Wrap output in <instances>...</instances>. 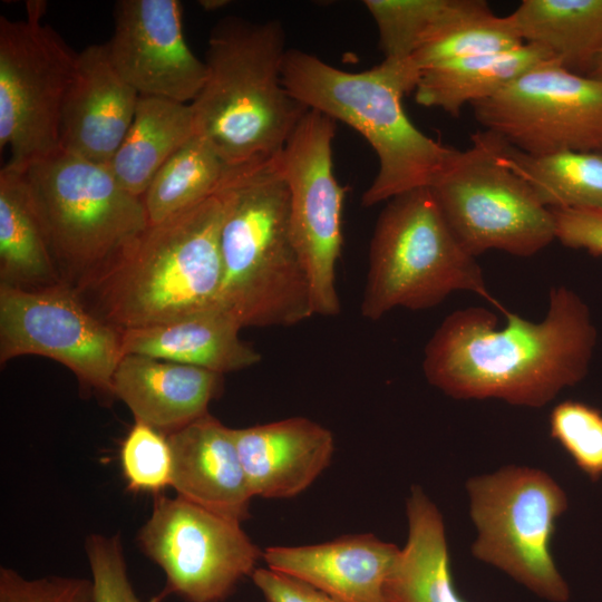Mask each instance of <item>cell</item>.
Returning a JSON list of instances; mask_svg holds the SVG:
<instances>
[{"mask_svg": "<svg viewBox=\"0 0 602 602\" xmlns=\"http://www.w3.org/2000/svg\"><path fill=\"white\" fill-rule=\"evenodd\" d=\"M375 20L383 59H411L443 30L476 12L483 0H365Z\"/></svg>", "mask_w": 602, "mask_h": 602, "instance_id": "cell-29", "label": "cell"}, {"mask_svg": "<svg viewBox=\"0 0 602 602\" xmlns=\"http://www.w3.org/2000/svg\"><path fill=\"white\" fill-rule=\"evenodd\" d=\"M26 20L0 17V146L6 167L25 172L60 151L65 97L78 52L41 22L45 2L29 1Z\"/></svg>", "mask_w": 602, "mask_h": 602, "instance_id": "cell-10", "label": "cell"}, {"mask_svg": "<svg viewBox=\"0 0 602 602\" xmlns=\"http://www.w3.org/2000/svg\"><path fill=\"white\" fill-rule=\"evenodd\" d=\"M400 548L371 533L302 546H270L269 569L298 579L340 602H389L386 584Z\"/></svg>", "mask_w": 602, "mask_h": 602, "instance_id": "cell-17", "label": "cell"}, {"mask_svg": "<svg viewBox=\"0 0 602 602\" xmlns=\"http://www.w3.org/2000/svg\"><path fill=\"white\" fill-rule=\"evenodd\" d=\"M336 120L309 109L276 156L289 193L290 226L307 271L314 314L336 315V271L342 247L346 190L336 178Z\"/></svg>", "mask_w": 602, "mask_h": 602, "instance_id": "cell-14", "label": "cell"}, {"mask_svg": "<svg viewBox=\"0 0 602 602\" xmlns=\"http://www.w3.org/2000/svg\"><path fill=\"white\" fill-rule=\"evenodd\" d=\"M233 433L251 493L263 498L299 495L329 466L334 452L332 433L304 417Z\"/></svg>", "mask_w": 602, "mask_h": 602, "instance_id": "cell-18", "label": "cell"}, {"mask_svg": "<svg viewBox=\"0 0 602 602\" xmlns=\"http://www.w3.org/2000/svg\"><path fill=\"white\" fill-rule=\"evenodd\" d=\"M408 535L386 584L389 602H466L454 585L446 528L435 503L412 486L406 502Z\"/></svg>", "mask_w": 602, "mask_h": 602, "instance_id": "cell-22", "label": "cell"}, {"mask_svg": "<svg viewBox=\"0 0 602 602\" xmlns=\"http://www.w3.org/2000/svg\"><path fill=\"white\" fill-rule=\"evenodd\" d=\"M287 51L278 20L226 17L211 30L206 80L191 105L195 134L227 167L274 158L309 110L284 86Z\"/></svg>", "mask_w": 602, "mask_h": 602, "instance_id": "cell-4", "label": "cell"}, {"mask_svg": "<svg viewBox=\"0 0 602 602\" xmlns=\"http://www.w3.org/2000/svg\"><path fill=\"white\" fill-rule=\"evenodd\" d=\"M241 324L214 307L174 321L122 331L123 355H142L217 373L256 365L261 355L240 338Z\"/></svg>", "mask_w": 602, "mask_h": 602, "instance_id": "cell-21", "label": "cell"}, {"mask_svg": "<svg viewBox=\"0 0 602 602\" xmlns=\"http://www.w3.org/2000/svg\"><path fill=\"white\" fill-rule=\"evenodd\" d=\"M166 436L173 457L171 486L177 496L222 516L246 520L254 496L233 428L208 412Z\"/></svg>", "mask_w": 602, "mask_h": 602, "instance_id": "cell-19", "label": "cell"}, {"mask_svg": "<svg viewBox=\"0 0 602 602\" xmlns=\"http://www.w3.org/2000/svg\"><path fill=\"white\" fill-rule=\"evenodd\" d=\"M276 156L258 165L229 167L216 193L223 205L216 305L242 328L290 327L314 315Z\"/></svg>", "mask_w": 602, "mask_h": 602, "instance_id": "cell-2", "label": "cell"}, {"mask_svg": "<svg viewBox=\"0 0 602 602\" xmlns=\"http://www.w3.org/2000/svg\"><path fill=\"white\" fill-rule=\"evenodd\" d=\"M556 240L564 246L602 256V213L579 210H552Z\"/></svg>", "mask_w": 602, "mask_h": 602, "instance_id": "cell-35", "label": "cell"}, {"mask_svg": "<svg viewBox=\"0 0 602 602\" xmlns=\"http://www.w3.org/2000/svg\"><path fill=\"white\" fill-rule=\"evenodd\" d=\"M106 42L119 76L139 95L191 104L206 80V65L187 46L177 0H122Z\"/></svg>", "mask_w": 602, "mask_h": 602, "instance_id": "cell-15", "label": "cell"}, {"mask_svg": "<svg viewBox=\"0 0 602 602\" xmlns=\"http://www.w3.org/2000/svg\"><path fill=\"white\" fill-rule=\"evenodd\" d=\"M585 75L602 81V50L595 57Z\"/></svg>", "mask_w": 602, "mask_h": 602, "instance_id": "cell-37", "label": "cell"}, {"mask_svg": "<svg viewBox=\"0 0 602 602\" xmlns=\"http://www.w3.org/2000/svg\"><path fill=\"white\" fill-rule=\"evenodd\" d=\"M525 42L585 75L602 50V0H523L509 14Z\"/></svg>", "mask_w": 602, "mask_h": 602, "instance_id": "cell-27", "label": "cell"}, {"mask_svg": "<svg viewBox=\"0 0 602 602\" xmlns=\"http://www.w3.org/2000/svg\"><path fill=\"white\" fill-rule=\"evenodd\" d=\"M470 106L484 130L522 152H602V81L556 60Z\"/></svg>", "mask_w": 602, "mask_h": 602, "instance_id": "cell-13", "label": "cell"}, {"mask_svg": "<svg viewBox=\"0 0 602 602\" xmlns=\"http://www.w3.org/2000/svg\"><path fill=\"white\" fill-rule=\"evenodd\" d=\"M227 168L213 147L195 134L166 161L143 195L148 224H158L216 195Z\"/></svg>", "mask_w": 602, "mask_h": 602, "instance_id": "cell-28", "label": "cell"}, {"mask_svg": "<svg viewBox=\"0 0 602 602\" xmlns=\"http://www.w3.org/2000/svg\"><path fill=\"white\" fill-rule=\"evenodd\" d=\"M91 572L94 602H162L165 590L148 601L135 593L127 574L120 536L91 534L85 544Z\"/></svg>", "mask_w": 602, "mask_h": 602, "instance_id": "cell-33", "label": "cell"}, {"mask_svg": "<svg viewBox=\"0 0 602 602\" xmlns=\"http://www.w3.org/2000/svg\"><path fill=\"white\" fill-rule=\"evenodd\" d=\"M227 1L222 0H202L200 1V4L205 8L206 10H214L219 9L223 6H226Z\"/></svg>", "mask_w": 602, "mask_h": 602, "instance_id": "cell-38", "label": "cell"}, {"mask_svg": "<svg viewBox=\"0 0 602 602\" xmlns=\"http://www.w3.org/2000/svg\"><path fill=\"white\" fill-rule=\"evenodd\" d=\"M470 142L429 187L446 223L474 258L489 250L535 255L556 240L553 211L501 163L487 130Z\"/></svg>", "mask_w": 602, "mask_h": 602, "instance_id": "cell-9", "label": "cell"}, {"mask_svg": "<svg viewBox=\"0 0 602 602\" xmlns=\"http://www.w3.org/2000/svg\"><path fill=\"white\" fill-rule=\"evenodd\" d=\"M120 464L129 491L156 495L171 486L173 457L168 438L147 424L135 420L122 443Z\"/></svg>", "mask_w": 602, "mask_h": 602, "instance_id": "cell-32", "label": "cell"}, {"mask_svg": "<svg viewBox=\"0 0 602 602\" xmlns=\"http://www.w3.org/2000/svg\"><path fill=\"white\" fill-rule=\"evenodd\" d=\"M0 602H94L91 580L74 576L27 579L0 569Z\"/></svg>", "mask_w": 602, "mask_h": 602, "instance_id": "cell-34", "label": "cell"}, {"mask_svg": "<svg viewBox=\"0 0 602 602\" xmlns=\"http://www.w3.org/2000/svg\"><path fill=\"white\" fill-rule=\"evenodd\" d=\"M476 528L472 554L551 602H566L570 588L560 573L552 541L567 509L564 489L546 472L508 465L466 483Z\"/></svg>", "mask_w": 602, "mask_h": 602, "instance_id": "cell-8", "label": "cell"}, {"mask_svg": "<svg viewBox=\"0 0 602 602\" xmlns=\"http://www.w3.org/2000/svg\"><path fill=\"white\" fill-rule=\"evenodd\" d=\"M137 541L165 573L164 590L188 602L223 601L263 555L241 522L163 494Z\"/></svg>", "mask_w": 602, "mask_h": 602, "instance_id": "cell-12", "label": "cell"}, {"mask_svg": "<svg viewBox=\"0 0 602 602\" xmlns=\"http://www.w3.org/2000/svg\"><path fill=\"white\" fill-rule=\"evenodd\" d=\"M64 282L22 172H0V285L41 289Z\"/></svg>", "mask_w": 602, "mask_h": 602, "instance_id": "cell-25", "label": "cell"}, {"mask_svg": "<svg viewBox=\"0 0 602 602\" xmlns=\"http://www.w3.org/2000/svg\"><path fill=\"white\" fill-rule=\"evenodd\" d=\"M476 258L454 236L429 187L387 201L369 246L361 315L375 321L395 308L426 310L457 291L473 292L502 313Z\"/></svg>", "mask_w": 602, "mask_h": 602, "instance_id": "cell-7", "label": "cell"}, {"mask_svg": "<svg viewBox=\"0 0 602 602\" xmlns=\"http://www.w3.org/2000/svg\"><path fill=\"white\" fill-rule=\"evenodd\" d=\"M488 133L501 163L524 179L543 205L602 213V152L534 155Z\"/></svg>", "mask_w": 602, "mask_h": 602, "instance_id": "cell-26", "label": "cell"}, {"mask_svg": "<svg viewBox=\"0 0 602 602\" xmlns=\"http://www.w3.org/2000/svg\"><path fill=\"white\" fill-rule=\"evenodd\" d=\"M524 43L512 17H498L486 4L443 30L411 59L424 70L458 59L513 50Z\"/></svg>", "mask_w": 602, "mask_h": 602, "instance_id": "cell-30", "label": "cell"}, {"mask_svg": "<svg viewBox=\"0 0 602 602\" xmlns=\"http://www.w3.org/2000/svg\"><path fill=\"white\" fill-rule=\"evenodd\" d=\"M139 94L114 68L106 43L78 52L60 124V149L108 166L135 116Z\"/></svg>", "mask_w": 602, "mask_h": 602, "instance_id": "cell-16", "label": "cell"}, {"mask_svg": "<svg viewBox=\"0 0 602 602\" xmlns=\"http://www.w3.org/2000/svg\"><path fill=\"white\" fill-rule=\"evenodd\" d=\"M222 219L216 194L148 225L106 271L77 292L91 312L120 331L217 307Z\"/></svg>", "mask_w": 602, "mask_h": 602, "instance_id": "cell-5", "label": "cell"}, {"mask_svg": "<svg viewBox=\"0 0 602 602\" xmlns=\"http://www.w3.org/2000/svg\"><path fill=\"white\" fill-rule=\"evenodd\" d=\"M194 135L191 104L139 95L133 123L107 167L125 191L142 198L161 167Z\"/></svg>", "mask_w": 602, "mask_h": 602, "instance_id": "cell-24", "label": "cell"}, {"mask_svg": "<svg viewBox=\"0 0 602 602\" xmlns=\"http://www.w3.org/2000/svg\"><path fill=\"white\" fill-rule=\"evenodd\" d=\"M550 434L591 480L602 477L600 409L582 401H562L551 411Z\"/></svg>", "mask_w": 602, "mask_h": 602, "instance_id": "cell-31", "label": "cell"}, {"mask_svg": "<svg viewBox=\"0 0 602 602\" xmlns=\"http://www.w3.org/2000/svg\"><path fill=\"white\" fill-rule=\"evenodd\" d=\"M419 77L412 59H383L351 72L299 49L287 51L282 78L289 93L309 109L356 129L377 155L378 172L361 197L363 206L431 187L458 153L408 118L402 97L415 91Z\"/></svg>", "mask_w": 602, "mask_h": 602, "instance_id": "cell-3", "label": "cell"}, {"mask_svg": "<svg viewBox=\"0 0 602 602\" xmlns=\"http://www.w3.org/2000/svg\"><path fill=\"white\" fill-rule=\"evenodd\" d=\"M27 355L54 359L84 387L113 395L122 331L66 282L32 290L0 285V362Z\"/></svg>", "mask_w": 602, "mask_h": 602, "instance_id": "cell-11", "label": "cell"}, {"mask_svg": "<svg viewBox=\"0 0 602 602\" xmlns=\"http://www.w3.org/2000/svg\"><path fill=\"white\" fill-rule=\"evenodd\" d=\"M251 576L266 602H340L298 579L269 567L255 569Z\"/></svg>", "mask_w": 602, "mask_h": 602, "instance_id": "cell-36", "label": "cell"}, {"mask_svg": "<svg viewBox=\"0 0 602 602\" xmlns=\"http://www.w3.org/2000/svg\"><path fill=\"white\" fill-rule=\"evenodd\" d=\"M503 314L502 328L496 314L482 307L447 315L425 347L427 381L454 399L541 408L585 378L598 333L577 293L552 288L538 322L507 309Z\"/></svg>", "mask_w": 602, "mask_h": 602, "instance_id": "cell-1", "label": "cell"}, {"mask_svg": "<svg viewBox=\"0 0 602 602\" xmlns=\"http://www.w3.org/2000/svg\"><path fill=\"white\" fill-rule=\"evenodd\" d=\"M555 60L544 48L525 42L513 50L458 59L420 70L417 104L453 117L463 107L489 98L531 69Z\"/></svg>", "mask_w": 602, "mask_h": 602, "instance_id": "cell-23", "label": "cell"}, {"mask_svg": "<svg viewBox=\"0 0 602 602\" xmlns=\"http://www.w3.org/2000/svg\"><path fill=\"white\" fill-rule=\"evenodd\" d=\"M223 375L142 355H125L113 378V395L135 420L169 435L208 414Z\"/></svg>", "mask_w": 602, "mask_h": 602, "instance_id": "cell-20", "label": "cell"}, {"mask_svg": "<svg viewBox=\"0 0 602 602\" xmlns=\"http://www.w3.org/2000/svg\"><path fill=\"white\" fill-rule=\"evenodd\" d=\"M64 282L79 290L106 271L148 227L140 197L107 166L64 151L22 172Z\"/></svg>", "mask_w": 602, "mask_h": 602, "instance_id": "cell-6", "label": "cell"}]
</instances>
